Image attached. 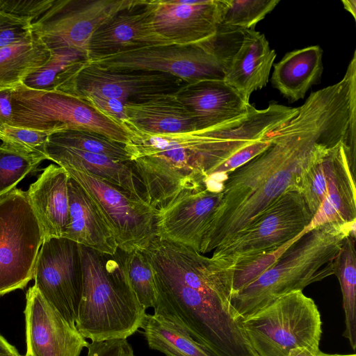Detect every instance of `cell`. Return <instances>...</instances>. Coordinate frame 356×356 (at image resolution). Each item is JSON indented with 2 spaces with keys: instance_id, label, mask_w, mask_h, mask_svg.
<instances>
[{
  "instance_id": "cell-32",
  "label": "cell",
  "mask_w": 356,
  "mask_h": 356,
  "mask_svg": "<svg viewBox=\"0 0 356 356\" xmlns=\"http://www.w3.org/2000/svg\"><path fill=\"white\" fill-rule=\"evenodd\" d=\"M50 51L49 59L26 77L22 83L24 86L38 90H54L75 63L87 60L85 54L74 49L64 48Z\"/></svg>"
},
{
  "instance_id": "cell-4",
  "label": "cell",
  "mask_w": 356,
  "mask_h": 356,
  "mask_svg": "<svg viewBox=\"0 0 356 356\" xmlns=\"http://www.w3.org/2000/svg\"><path fill=\"white\" fill-rule=\"evenodd\" d=\"M351 233H355V222L304 231L264 272L232 294L234 317L242 323L280 298L333 275L342 241Z\"/></svg>"
},
{
  "instance_id": "cell-27",
  "label": "cell",
  "mask_w": 356,
  "mask_h": 356,
  "mask_svg": "<svg viewBox=\"0 0 356 356\" xmlns=\"http://www.w3.org/2000/svg\"><path fill=\"white\" fill-rule=\"evenodd\" d=\"M51 51L35 35L26 41L0 49V89L14 88L43 66Z\"/></svg>"
},
{
  "instance_id": "cell-13",
  "label": "cell",
  "mask_w": 356,
  "mask_h": 356,
  "mask_svg": "<svg viewBox=\"0 0 356 356\" xmlns=\"http://www.w3.org/2000/svg\"><path fill=\"white\" fill-rule=\"evenodd\" d=\"M186 83L167 74L111 70L87 60L74 64L54 90L83 99L100 95L127 101L177 92Z\"/></svg>"
},
{
  "instance_id": "cell-21",
  "label": "cell",
  "mask_w": 356,
  "mask_h": 356,
  "mask_svg": "<svg viewBox=\"0 0 356 356\" xmlns=\"http://www.w3.org/2000/svg\"><path fill=\"white\" fill-rule=\"evenodd\" d=\"M125 125L150 134H172L197 130L193 113L176 92L161 93L129 100L124 106Z\"/></svg>"
},
{
  "instance_id": "cell-36",
  "label": "cell",
  "mask_w": 356,
  "mask_h": 356,
  "mask_svg": "<svg viewBox=\"0 0 356 356\" xmlns=\"http://www.w3.org/2000/svg\"><path fill=\"white\" fill-rule=\"evenodd\" d=\"M51 131H38L9 124L0 125L1 144L26 154H44V147Z\"/></svg>"
},
{
  "instance_id": "cell-50",
  "label": "cell",
  "mask_w": 356,
  "mask_h": 356,
  "mask_svg": "<svg viewBox=\"0 0 356 356\" xmlns=\"http://www.w3.org/2000/svg\"><path fill=\"white\" fill-rule=\"evenodd\" d=\"M24 356H32V355H31L30 354L26 353V355Z\"/></svg>"
},
{
  "instance_id": "cell-43",
  "label": "cell",
  "mask_w": 356,
  "mask_h": 356,
  "mask_svg": "<svg viewBox=\"0 0 356 356\" xmlns=\"http://www.w3.org/2000/svg\"><path fill=\"white\" fill-rule=\"evenodd\" d=\"M13 88L0 89V125H11L13 120L12 95Z\"/></svg>"
},
{
  "instance_id": "cell-25",
  "label": "cell",
  "mask_w": 356,
  "mask_h": 356,
  "mask_svg": "<svg viewBox=\"0 0 356 356\" xmlns=\"http://www.w3.org/2000/svg\"><path fill=\"white\" fill-rule=\"evenodd\" d=\"M67 186L69 218L62 237L101 253L113 254L118 247L92 200L70 176Z\"/></svg>"
},
{
  "instance_id": "cell-46",
  "label": "cell",
  "mask_w": 356,
  "mask_h": 356,
  "mask_svg": "<svg viewBox=\"0 0 356 356\" xmlns=\"http://www.w3.org/2000/svg\"><path fill=\"white\" fill-rule=\"evenodd\" d=\"M343 4L344 8L348 11L353 18L355 19L356 17V1L355 0H343L341 1Z\"/></svg>"
},
{
  "instance_id": "cell-28",
  "label": "cell",
  "mask_w": 356,
  "mask_h": 356,
  "mask_svg": "<svg viewBox=\"0 0 356 356\" xmlns=\"http://www.w3.org/2000/svg\"><path fill=\"white\" fill-rule=\"evenodd\" d=\"M140 328L149 348L166 356H214L188 333L154 314H146Z\"/></svg>"
},
{
  "instance_id": "cell-31",
  "label": "cell",
  "mask_w": 356,
  "mask_h": 356,
  "mask_svg": "<svg viewBox=\"0 0 356 356\" xmlns=\"http://www.w3.org/2000/svg\"><path fill=\"white\" fill-rule=\"evenodd\" d=\"M279 3V0H220L219 27L240 33L254 29Z\"/></svg>"
},
{
  "instance_id": "cell-35",
  "label": "cell",
  "mask_w": 356,
  "mask_h": 356,
  "mask_svg": "<svg viewBox=\"0 0 356 356\" xmlns=\"http://www.w3.org/2000/svg\"><path fill=\"white\" fill-rule=\"evenodd\" d=\"M334 145L327 143L319 145L303 173L301 193L313 217L321 206L327 193L325 150L328 147Z\"/></svg>"
},
{
  "instance_id": "cell-3",
  "label": "cell",
  "mask_w": 356,
  "mask_h": 356,
  "mask_svg": "<svg viewBox=\"0 0 356 356\" xmlns=\"http://www.w3.org/2000/svg\"><path fill=\"white\" fill-rule=\"evenodd\" d=\"M284 107L272 102L245 115L201 130L150 134L129 129V162L143 184L147 202L159 210L186 189L205 183L212 170L240 149L280 128Z\"/></svg>"
},
{
  "instance_id": "cell-17",
  "label": "cell",
  "mask_w": 356,
  "mask_h": 356,
  "mask_svg": "<svg viewBox=\"0 0 356 356\" xmlns=\"http://www.w3.org/2000/svg\"><path fill=\"white\" fill-rule=\"evenodd\" d=\"M149 4L156 32L172 44L203 42L220 26V0H151Z\"/></svg>"
},
{
  "instance_id": "cell-14",
  "label": "cell",
  "mask_w": 356,
  "mask_h": 356,
  "mask_svg": "<svg viewBox=\"0 0 356 356\" xmlns=\"http://www.w3.org/2000/svg\"><path fill=\"white\" fill-rule=\"evenodd\" d=\"M33 278L41 296L76 327L83 282L79 245L63 237L44 239Z\"/></svg>"
},
{
  "instance_id": "cell-24",
  "label": "cell",
  "mask_w": 356,
  "mask_h": 356,
  "mask_svg": "<svg viewBox=\"0 0 356 356\" xmlns=\"http://www.w3.org/2000/svg\"><path fill=\"white\" fill-rule=\"evenodd\" d=\"M68 179L69 175L64 168L50 164L26 191L44 239L62 237L67 225Z\"/></svg>"
},
{
  "instance_id": "cell-1",
  "label": "cell",
  "mask_w": 356,
  "mask_h": 356,
  "mask_svg": "<svg viewBox=\"0 0 356 356\" xmlns=\"http://www.w3.org/2000/svg\"><path fill=\"white\" fill-rule=\"evenodd\" d=\"M341 141L356 142V93L343 81L311 92L264 152L228 173L200 252L228 242L286 191L301 192L316 147Z\"/></svg>"
},
{
  "instance_id": "cell-19",
  "label": "cell",
  "mask_w": 356,
  "mask_h": 356,
  "mask_svg": "<svg viewBox=\"0 0 356 356\" xmlns=\"http://www.w3.org/2000/svg\"><path fill=\"white\" fill-rule=\"evenodd\" d=\"M163 44H172L156 32L149 1L137 0L94 33L89 42L87 60Z\"/></svg>"
},
{
  "instance_id": "cell-23",
  "label": "cell",
  "mask_w": 356,
  "mask_h": 356,
  "mask_svg": "<svg viewBox=\"0 0 356 356\" xmlns=\"http://www.w3.org/2000/svg\"><path fill=\"white\" fill-rule=\"evenodd\" d=\"M44 154L47 159L64 169L87 172L118 186L131 197L147 203L145 189L129 161H120L105 155L48 141L44 147Z\"/></svg>"
},
{
  "instance_id": "cell-38",
  "label": "cell",
  "mask_w": 356,
  "mask_h": 356,
  "mask_svg": "<svg viewBox=\"0 0 356 356\" xmlns=\"http://www.w3.org/2000/svg\"><path fill=\"white\" fill-rule=\"evenodd\" d=\"M55 0H0V11L33 23L47 12Z\"/></svg>"
},
{
  "instance_id": "cell-12",
  "label": "cell",
  "mask_w": 356,
  "mask_h": 356,
  "mask_svg": "<svg viewBox=\"0 0 356 356\" xmlns=\"http://www.w3.org/2000/svg\"><path fill=\"white\" fill-rule=\"evenodd\" d=\"M136 1L55 0L51 7L32 23V31L49 51L71 48L87 57L94 33Z\"/></svg>"
},
{
  "instance_id": "cell-34",
  "label": "cell",
  "mask_w": 356,
  "mask_h": 356,
  "mask_svg": "<svg viewBox=\"0 0 356 356\" xmlns=\"http://www.w3.org/2000/svg\"><path fill=\"white\" fill-rule=\"evenodd\" d=\"M45 159L44 154L20 152L0 144V197L16 188Z\"/></svg>"
},
{
  "instance_id": "cell-40",
  "label": "cell",
  "mask_w": 356,
  "mask_h": 356,
  "mask_svg": "<svg viewBox=\"0 0 356 356\" xmlns=\"http://www.w3.org/2000/svg\"><path fill=\"white\" fill-rule=\"evenodd\" d=\"M32 23L0 11V49L31 39Z\"/></svg>"
},
{
  "instance_id": "cell-8",
  "label": "cell",
  "mask_w": 356,
  "mask_h": 356,
  "mask_svg": "<svg viewBox=\"0 0 356 356\" xmlns=\"http://www.w3.org/2000/svg\"><path fill=\"white\" fill-rule=\"evenodd\" d=\"M259 356H288L296 348L316 354L322 322L314 301L302 291L285 295L242 322Z\"/></svg>"
},
{
  "instance_id": "cell-20",
  "label": "cell",
  "mask_w": 356,
  "mask_h": 356,
  "mask_svg": "<svg viewBox=\"0 0 356 356\" xmlns=\"http://www.w3.org/2000/svg\"><path fill=\"white\" fill-rule=\"evenodd\" d=\"M176 94L195 117L197 130L223 124L247 114L253 107L221 80L186 83Z\"/></svg>"
},
{
  "instance_id": "cell-48",
  "label": "cell",
  "mask_w": 356,
  "mask_h": 356,
  "mask_svg": "<svg viewBox=\"0 0 356 356\" xmlns=\"http://www.w3.org/2000/svg\"><path fill=\"white\" fill-rule=\"evenodd\" d=\"M1 222H0V238H1Z\"/></svg>"
},
{
  "instance_id": "cell-44",
  "label": "cell",
  "mask_w": 356,
  "mask_h": 356,
  "mask_svg": "<svg viewBox=\"0 0 356 356\" xmlns=\"http://www.w3.org/2000/svg\"><path fill=\"white\" fill-rule=\"evenodd\" d=\"M0 355L22 356L17 350L0 334Z\"/></svg>"
},
{
  "instance_id": "cell-22",
  "label": "cell",
  "mask_w": 356,
  "mask_h": 356,
  "mask_svg": "<svg viewBox=\"0 0 356 356\" xmlns=\"http://www.w3.org/2000/svg\"><path fill=\"white\" fill-rule=\"evenodd\" d=\"M275 58V50L263 33L255 29L245 31L223 81L250 103L252 93L267 85Z\"/></svg>"
},
{
  "instance_id": "cell-26",
  "label": "cell",
  "mask_w": 356,
  "mask_h": 356,
  "mask_svg": "<svg viewBox=\"0 0 356 356\" xmlns=\"http://www.w3.org/2000/svg\"><path fill=\"white\" fill-rule=\"evenodd\" d=\"M323 54L318 45L287 52L273 65L272 86L291 103L303 99L308 90L321 78Z\"/></svg>"
},
{
  "instance_id": "cell-41",
  "label": "cell",
  "mask_w": 356,
  "mask_h": 356,
  "mask_svg": "<svg viewBox=\"0 0 356 356\" xmlns=\"http://www.w3.org/2000/svg\"><path fill=\"white\" fill-rule=\"evenodd\" d=\"M83 99L90 103L105 115L125 125L124 106L127 100L100 95H89Z\"/></svg>"
},
{
  "instance_id": "cell-11",
  "label": "cell",
  "mask_w": 356,
  "mask_h": 356,
  "mask_svg": "<svg viewBox=\"0 0 356 356\" xmlns=\"http://www.w3.org/2000/svg\"><path fill=\"white\" fill-rule=\"evenodd\" d=\"M65 170L92 200L120 249L142 251L156 236V210L147 202L87 172Z\"/></svg>"
},
{
  "instance_id": "cell-2",
  "label": "cell",
  "mask_w": 356,
  "mask_h": 356,
  "mask_svg": "<svg viewBox=\"0 0 356 356\" xmlns=\"http://www.w3.org/2000/svg\"><path fill=\"white\" fill-rule=\"evenodd\" d=\"M142 252L154 273V315L188 333L214 356H259L231 311V268L157 236Z\"/></svg>"
},
{
  "instance_id": "cell-42",
  "label": "cell",
  "mask_w": 356,
  "mask_h": 356,
  "mask_svg": "<svg viewBox=\"0 0 356 356\" xmlns=\"http://www.w3.org/2000/svg\"><path fill=\"white\" fill-rule=\"evenodd\" d=\"M87 356H135L127 339L92 341L87 346Z\"/></svg>"
},
{
  "instance_id": "cell-45",
  "label": "cell",
  "mask_w": 356,
  "mask_h": 356,
  "mask_svg": "<svg viewBox=\"0 0 356 356\" xmlns=\"http://www.w3.org/2000/svg\"><path fill=\"white\" fill-rule=\"evenodd\" d=\"M316 354L312 353L306 348L299 347L292 349L289 352L288 356H316Z\"/></svg>"
},
{
  "instance_id": "cell-6",
  "label": "cell",
  "mask_w": 356,
  "mask_h": 356,
  "mask_svg": "<svg viewBox=\"0 0 356 356\" xmlns=\"http://www.w3.org/2000/svg\"><path fill=\"white\" fill-rule=\"evenodd\" d=\"M243 34L218 28L201 43L150 46L87 61L106 69L167 74L186 83L223 81Z\"/></svg>"
},
{
  "instance_id": "cell-18",
  "label": "cell",
  "mask_w": 356,
  "mask_h": 356,
  "mask_svg": "<svg viewBox=\"0 0 356 356\" xmlns=\"http://www.w3.org/2000/svg\"><path fill=\"white\" fill-rule=\"evenodd\" d=\"M355 156L356 145L343 141L326 149V196L305 232L326 223L346 226L356 221Z\"/></svg>"
},
{
  "instance_id": "cell-30",
  "label": "cell",
  "mask_w": 356,
  "mask_h": 356,
  "mask_svg": "<svg viewBox=\"0 0 356 356\" xmlns=\"http://www.w3.org/2000/svg\"><path fill=\"white\" fill-rule=\"evenodd\" d=\"M47 141L88 152L105 155L120 161L130 160L125 144L96 132L63 129L51 134Z\"/></svg>"
},
{
  "instance_id": "cell-49",
  "label": "cell",
  "mask_w": 356,
  "mask_h": 356,
  "mask_svg": "<svg viewBox=\"0 0 356 356\" xmlns=\"http://www.w3.org/2000/svg\"><path fill=\"white\" fill-rule=\"evenodd\" d=\"M0 356H15V355H0Z\"/></svg>"
},
{
  "instance_id": "cell-37",
  "label": "cell",
  "mask_w": 356,
  "mask_h": 356,
  "mask_svg": "<svg viewBox=\"0 0 356 356\" xmlns=\"http://www.w3.org/2000/svg\"><path fill=\"white\" fill-rule=\"evenodd\" d=\"M294 240L273 252L245 259L230 268L233 273L232 293L240 290L259 277L276 261Z\"/></svg>"
},
{
  "instance_id": "cell-39",
  "label": "cell",
  "mask_w": 356,
  "mask_h": 356,
  "mask_svg": "<svg viewBox=\"0 0 356 356\" xmlns=\"http://www.w3.org/2000/svg\"><path fill=\"white\" fill-rule=\"evenodd\" d=\"M273 132L236 152L226 161L214 168L209 179L216 176L219 177L220 175H226L264 152L271 143Z\"/></svg>"
},
{
  "instance_id": "cell-7",
  "label": "cell",
  "mask_w": 356,
  "mask_h": 356,
  "mask_svg": "<svg viewBox=\"0 0 356 356\" xmlns=\"http://www.w3.org/2000/svg\"><path fill=\"white\" fill-rule=\"evenodd\" d=\"M11 125L38 131L96 132L126 144L130 131L86 100L58 90H38L22 83L13 88Z\"/></svg>"
},
{
  "instance_id": "cell-47",
  "label": "cell",
  "mask_w": 356,
  "mask_h": 356,
  "mask_svg": "<svg viewBox=\"0 0 356 356\" xmlns=\"http://www.w3.org/2000/svg\"><path fill=\"white\" fill-rule=\"evenodd\" d=\"M316 356H356L355 354L352 355H339V354H327L319 350L316 354Z\"/></svg>"
},
{
  "instance_id": "cell-10",
  "label": "cell",
  "mask_w": 356,
  "mask_h": 356,
  "mask_svg": "<svg viewBox=\"0 0 356 356\" xmlns=\"http://www.w3.org/2000/svg\"><path fill=\"white\" fill-rule=\"evenodd\" d=\"M0 296L26 287L44 241L26 191L15 188L0 197Z\"/></svg>"
},
{
  "instance_id": "cell-33",
  "label": "cell",
  "mask_w": 356,
  "mask_h": 356,
  "mask_svg": "<svg viewBox=\"0 0 356 356\" xmlns=\"http://www.w3.org/2000/svg\"><path fill=\"white\" fill-rule=\"evenodd\" d=\"M119 250L126 277L138 301L145 309L154 308L156 290L154 273L149 261L140 250L130 252L120 248Z\"/></svg>"
},
{
  "instance_id": "cell-9",
  "label": "cell",
  "mask_w": 356,
  "mask_h": 356,
  "mask_svg": "<svg viewBox=\"0 0 356 356\" xmlns=\"http://www.w3.org/2000/svg\"><path fill=\"white\" fill-rule=\"evenodd\" d=\"M312 218L301 192L286 191L232 239L216 248L211 259L230 268L245 259L273 252L299 236Z\"/></svg>"
},
{
  "instance_id": "cell-29",
  "label": "cell",
  "mask_w": 356,
  "mask_h": 356,
  "mask_svg": "<svg viewBox=\"0 0 356 356\" xmlns=\"http://www.w3.org/2000/svg\"><path fill=\"white\" fill-rule=\"evenodd\" d=\"M334 275L339 282L345 313L343 336L356 348V251L355 233L347 235L334 262Z\"/></svg>"
},
{
  "instance_id": "cell-5",
  "label": "cell",
  "mask_w": 356,
  "mask_h": 356,
  "mask_svg": "<svg viewBox=\"0 0 356 356\" xmlns=\"http://www.w3.org/2000/svg\"><path fill=\"white\" fill-rule=\"evenodd\" d=\"M79 250L83 282L77 330L92 341L127 339L141 327L147 313L129 284L119 248L112 255L81 245Z\"/></svg>"
},
{
  "instance_id": "cell-15",
  "label": "cell",
  "mask_w": 356,
  "mask_h": 356,
  "mask_svg": "<svg viewBox=\"0 0 356 356\" xmlns=\"http://www.w3.org/2000/svg\"><path fill=\"white\" fill-rule=\"evenodd\" d=\"M221 188L207 181L179 193L156 211V236L200 252L211 219L221 199Z\"/></svg>"
},
{
  "instance_id": "cell-16",
  "label": "cell",
  "mask_w": 356,
  "mask_h": 356,
  "mask_svg": "<svg viewBox=\"0 0 356 356\" xmlns=\"http://www.w3.org/2000/svg\"><path fill=\"white\" fill-rule=\"evenodd\" d=\"M24 316L26 353L32 356H79L89 344L34 285L26 293Z\"/></svg>"
}]
</instances>
